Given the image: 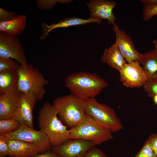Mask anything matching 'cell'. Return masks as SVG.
Masks as SVG:
<instances>
[{
  "label": "cell",
  "mask_w": 157,
  "mask_h": 157,
  "mask_svg": "<svg viewBox=\"0 0 157 157\" xmlns=\"http://www.w3.org/2000/svg\"><path fill=\"white\" fill-rule=\"evenodd\" d=\"M64 82L65 86L71 93L83 100L95 97L109 86L98 74L87 72L70 74Z\"/></svg>",
  "instance_id": "1"
},
{
  "label": "cell",
  "mask_w": 157,
  "mask_h": 157,
  "mask_svg": "<svg viewBox=\"0 0 157 157\" xmlns=\"http://www.w3.org/2000/svg\"><path fill=\"white\" fill-rule=\"evenodd\" d=\"M58 116L56 109L46 101L40 109L37 118L40 130L46 134L53 147L69 140V129Z\"/></svg>",
  "instance_id": "2"
},
{
  "label": "cell",
  "mask_w": 157,
  "mask_h": 157,
  "mask_svg": "<svg viewBox=\"0 0 157 157\" xmlns=\"http://www.w3.org/2000/svg\"><path fill=\"white\" fill-rule=\"evenodd\" d=\"M52 105L59 119L69 129L77 126L86 117L82 100L71 93L56 97Z\"/></svg>",
  "instance_id": "3"
},
{
  "label": "cell",
  "mask_w": 157,
  "mask_h": 157,
  "mask_svg": "<svg viewBox=\"0 0 157 157\" xmlns=\"http://www.w3.org/2000/svg\"><path fill=\"white\" fill-rule=\"evenodd\" d=\"M18 76L17 90L31 94L38 100L43 99L46 93L45 87L49 83L39 69L31 64L21 65L17 70Z\"/></svg>",
  "instance_id": "4"
},
{
  "label": "cell",
  "mask_w": 157,
  "mask_h": 157,
  "mask_svg": "<svg viewBox=\"0 0 157 157\" xmlns=\"http://www.w3.org/2000/svg\"><path fill=\"white\" fill-rule=\"evenodd\" d=\"M82 101L86 115L109 130L112 133L124 129L115 110L105 104L99 103L92 98Z\"/></svg>",
  "instance_id": "5"
},
{
  "label": "cell",
  "mask_w": 157,
  "mask_h": 157,
  "mask_svg": "<svg viewBox=\"0 0 157 157\" xmlns=\"http://www.w3.org/2000/svg\"><path fill=\"white\" fill-rule=\"evenodd\" d=\"M69 140L82 139L90 141L95 145L113 138L109 130L87 115L80 124L69 129Z\"/></svg>",
  "instance_id": "6"
},
{
  "label": "cell",
  "mask_w": 157,
  "mask_h": 157,
  "mask_svg": "<svg viewBox=\"0 0 157 157\" xmlns=\"http://www.w3.org/2000/svg\"><path fill=\"white\" fill-rule=\"evenodd\" d=\"M6 135L9 139L22 140L35 145L39 149V153L50 150L52 146L44 133L25 125H21L16 131Z\"/></svg>",
  "instance_id": "7"
},
{
  "label": "cell",
  "mask_w": 157,
  "mask_h": 157,
  "mask_svg": "<svg viewBox=\"0 0 157 157\" xmlns=\"http://www.w3.org/2000/svg\"><path fill=\"white\" fill-rule=\"evenodd\" d=\"M0 58H13L21 65L28 64L19 38L3 32H0Z\"/></svg>",
  "instance_id": "8"
},
{
  "label": "cell",
  "mask_w": 157,
  "mask_h": 157,
  "mask_svg": "<svg viewBox=\"0 0 157 157\" xmlns=\"http://www.w3.org/2000/svg\"><path fill=\"white\" fill-rule=\"evenodd\" d=\"M119 73L120 81L127 87H143L147 81L142 67L138 61L127 63Z\"/></svg>",
  "instance_id": "9"
},
{
  "label": "cell",
  "mask_w": 157,
  "mask_h": 157,
  "mask_svg": "<svg viewBox=\"0 0 157 157\" xmlns=\"http://www.w3.org/2000/svg\"><path fill=\"white\" fill-rule=\"evenodd\" d=\"M112 29L116 35L115 44L128 63L138 61L140 63L142 54L135 48L131 37L123 30L119 28L116 23L113 25Z\"/></svg>",
  "instance_id": "10"
},
{
  "label": "cell",
  "mask_w": 157,
  "mask_h": 157,
  "mask_svg": "<svg viewBox=\"0 0 157 157\" xmlns=\"http://www.w3.org/2000/svg\"><path fill=\"white\" fill-rule=\"evenodd\" d=\"M38 100L32 94L20 93L18 107L14 118L21 125L34 129L33 111Z\"/></svg>",
  "instance_id": "11"
},
{
  "label": "cell",
  "mask_w": 157,
  "mask_h": 157,
  "mask_svg": "<svg viewBox=\"0 0 157 157\" xmlns=\"http://www.w3.org/2000/svg\"><path fill=\"white\" fill-rule=\"evenodd\" d=\"M95 145L90 141L72 139L59 146L53 147L52 150L60 157H84L87 151Z\"/></svg>",
  "instance_id": "12"
},
{
  "label": "cell",
  "mask_w": 157,
  "mask_h": 157,
  "mask_svg": "<svg viewBox=\"0 0 157 157\" xmlns=\"http://www.w3.org/2000/svg\"><path fill=\"white\" fill-rule=\"evenodd\" d=\"M117 4L114 1L91 0L86 4L89 9L90 18L107 20L108 24L113 25L116 17L113 10Z\"/></svg>",
  "instance_id": "13"
},
{
  "label": "cell",
  "mask_w": 157,
  "mask_h": 157,
  "mask_svg": "<svg viewBox=\"0 0 157 157\" xmlns=\"http://www.w3.org/2000/svg\"><path fill=\"white\" fill-rule=\"evenodd\" d=\"M20 92L18 90L0 94V120L14 118Z\"/></svg>",
  "instance_id": "14"
},
{
  "label": "cell",
  "mask_w": 157,
  "mask_h": 157,
  "mask_svg": "<svg viewBox=\"0 0 157 157\" xmlns=\"http://www.w3.org/2000/svg\"><path fill=\"white\" fill-rule=\"evenodd\" d=\"M101 22V19L98 18H90L87 19H84L82 18L75 17L66 18L61 20L57 24L52 23L50 25H48L45 22H43L41 25L43 33L40 36L39 38L41 40L45 39L50 31L56 28L83 25L92 22H95L99 24Z\"/></svg>",
  "instance_id": "15"
},
{
  "label": "cell",
  "mask_w": 157,
  "mask_h": 157,
  "mask_svg": "<svg viewBox=\"0 0 157 157\" xmlns=\"http://www.w3.org/2000/svg\"><path fill=\"white\" fill-rule=\"evenodd\" d=\"M39 153L35 145L25 141L10 139L8 156L10 157H32Z\"/></svg>",
  "instance_id": "16"
},
{
  "label": "cell",
  "mask_w": 157,
  "mask_h": 157,
  "mask_svg": "<svg viewBox=\"0 0 157 157\" xmlns=\"http://www.w3.org/2000/svg\"><path fill=\"white\" fill-rule=\"evenodd\" d=\"M101 60L112 68L119 72L127 63L115 44H112L110 47L105 50Z\"/></svg>",
  "instance_id": "17"
},
{
  "label": "cell",
  "mask_w": 157,
  "mask_h": 157,
  "mask_svg": "<svg viewBox=\"0 0 157 157\" xmlns=\"http://www.w3.org/2000/svg\"><path fill=\"white\" fill-rule=\"evenodd\" d=\"M26 17L24 14L18 15L11 20L0 22V32L17 36L25 30L26 25Z\"/></svg>",
  "instance_id": "18"
},
{
  "label": "cell",
  "mask_w": 157,
  "mask_h": 157,
  "mask_svg": "<svg viewBox=\"0 0 157 157\" xmlns=\"http://www.w3.org/2000/svg\"><path fill=\"white\" fill-rule=\"evenodd\" d=\"M140 64L147 81L157 79V54L154 50L142 54Z\"/></svg>",
  "instance_id": "19"
},
{
  "label": "cell",
  "mask_w": 157,
  "mask_h": 157,
  "mask_svg": "<svg viewBox=\"0 0 157 157\" xmlns=\"http://www.w3.org/2000/svg\"><path fill=\"white\" fill-rule=\"evenodd\" d=\"M17 70L0 73V94L17 90Z\"/></svg>",
  "instance_id": "20"
},
{
  "label": "cell",
  "mask_w": 157,
  "mask_h": 157,
  "mask_svg": "<svg viewBox=\"0 0 157 157\" xmlns=\"http://www.w3.org/2000/svg\"><path fill=\"white\" fill-rule=\"evenodd\" d=\"M21 124L15 119L0 120V135H6L15 132Z\"/></svg>",
  "instance_id": "21"
},
{
  "label": "cell",
  "mask_w": 157,
  "mask_h": 157,
  "mask_svg": "<svg viewBox=\"0 0 157 157\" xmlns=\"http://www.w3.org/2000/svg\"><path fill=\"white\" fill-rule=\"evenodd\" d=\"M20 65L13 58H0V73L17 70Z\"/></svg>",
  "instance_id": "22"
},
{
  "label": "cell",
  "mask_w": 157,
  "mask_h": 157,
  "mask_svg": "<svg viewBox=\"0 0 157 157\" xmlns=\"http://www.w3.org/2000/svg\"><path fill=\"white\" fill-rule=\"evenodd\" d=\"M72 1L69 0H37L36 4L39 9L43 10H49L52 9L58 2L67 3Z\"/></svg>",
  "instance_id": "23"
},
{
  "label": "cell",
  "mask_w": 157,
  "mask_h": 157,
  "mask_svg": "<svg viewBox=\"0 0 157 157\" xmlns=\"http://www.w3.org/2000/svg\"><path fill=\"white\" fill-rule=\"evenodd\" d=\"M143 20L148 21L153 17L157 15V4L150 6L144 4L142 8Z\"/></svg>",
  "instance_id": "24"
},
{
  "label": "cell",
  "mask_w": 157,
  "mask_h": 157,
  "mask_svg": "<svg viewBox=\"0 0 157 157\" xmlns=\"http://www.w3.org/2000/svg\"><path fill=\"white\" fill-rule=\"evenodd\" d=\"M134 157H157L151 149L148 140L144 143L141 149Z\"/></svg>",
  "instance_id": "25"
},
{
  "label": "cell",
  "mask_w": 157,
  "mask_h": 157,
  "mask_svg": "<svg viewBox=\"0 0 157 157\" xmlns=\"http://www.w3.org/2000/svg\"><path fill=\"white\" fill-rule=\"evenodd\" d=\"M143 87L148 96L152 98L154 95H157V79L147 81Z\"/></svg>",
  "instance_id": "26"
},
{
  "label": "cell",
  "mask_w": 157,
  "mask_h": 157,
  "mask_svg": "<svg viewBox=\"0 0 157 157\" xmlns=\"http://www.w3.org/2000/svg\"><path fill=\"white\" fill-rule=\"evenodd\" d=\"M10 139L6 135H0V157L8 155Z\"/></svg>",
  "instance_id": "27"
},
{
  "label": "cell",
  "mask_w": 157,
  "mask_h": 157,
  "mask_svg": "<svg viewBox=\"0 0 157 157\" xmlns=\"http://www.w3.org/2000/svg\"><path fill=\"white\" fill-rule=\"evenodd\" d=\"M17 15L14 12L8 11L0 8V22L11 20L16 18Z\"/></svg>",
  "instance_id": "28"
},
{
  "label": "cell",
  "mask_w": 157,
  "mask_h": 157,
  "mask_svg": "<svg viewBox=\"0 0 157 157\" xmlns=\"http://www.w3.org/2000/svg\"><path fill=\"white\" fill-rule=\"evenodd\" d=\"M84 157H107L101 149L93 147L87 151Z\"/></svg>",
  "instance_id": "29"
},
{
  "label": "cell",
  "mask_w": 157,
  "mask_h": 157,
  "mask_svg": "<svg viewBox=\"0 0 157 157\" xmlns=\"http://www.w3.org/2000/svg\"><path fill=\"white\" fill-rule=\"evenodd\" d=\"M147 140L151 147L154 151L156 156L157 157V134H151Z\"/></svg>",
  "instance_id": "30"
},
{
  "label": "cell",
  "mask_w": 157,
  "mask_h": 157,
  "mask_svg": "<svg viewBox=\"0 0 157 157\" xmlns=\"http://www.w3.org/2000/svg\"><path fill=\"white\" fill-rule=\"evenodd\" d=\"M32 157H60L57 154L52 150L47 151L44 153L37 154Z\"/></svg>",
  "instance_id": "31"
},
{
  "label": "cell",
  "mask_w": 157,
  "mask_h": 157,
  "mask_svg": "<svg viewBox=\"0 0 157 157\" xmlns=\"http://www.w3.org/2000/svg\"><path fill=\"white\" fill-rule=\"evenodd\" d=\"M153 44L154 46V51L157 54V38L153 41Z\"/></svg>",
  "instance_id": "32"
},
{
  "label": "cell",
  "mask_w": 157,
  "mask_h": 157,
  "mask_svg": "<svg viewBox=\"0 0 157 157\" xmlns=\"http://www.w3.org/2000/svg\"><path fill=\"white\" fill-rule=\"evenodd\" d=\"M152 98L155 103L157 104V95H154Z\"/></svg>",
  "instance_id": "33"
}]
</instances>
